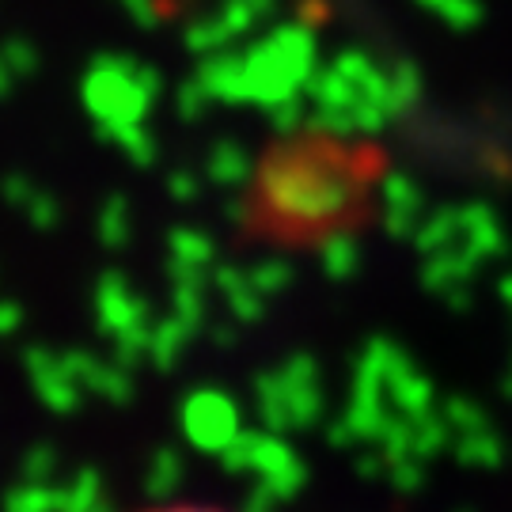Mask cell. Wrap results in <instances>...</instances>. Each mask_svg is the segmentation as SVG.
Masks as SVG:
<instances>
[{
	"label": "cell",
	"instance_id": "cell-1",
	"mask_svg": "<svg viewBox=\"0 0 512 512\" xmlns=\"http://www.w3.org/2000/svg\"><path fill=\"white\" fill-rule=\"evenodd\" d=\"M365 194L361 164L330 137H289L258 167L255 220H274L289 236L342 228Z\"/></svg>",
	"mask_w": 512,
	"mask_h": 512
},
{
	"label": "cell",
	"instance_id": "cell-2",
	"mask_svg": "<svg viewBox=\"0 0 512 512\" xmlns=\"http://www.w3.org/2000/svg\"><path fill=\"white\" fill-rule=\"evenodd\" d=\"M315 69H319L315 31L304 23H285L243 54L247 99H255L262 107L285 103V99H293L308 88Z\"/></svg>",
	"mask_w": 512,
	"mask_h": 512
},
{
	"label": "cell",
	"instance_id": "cell-3",
	"mask_svg": "<svg viewBox=\"0 0 512 512\" xmlns=\"http://www.w3.org/2000/svg\"><path fill=\"white\" fill-rule=\"evenodd\" d=\"M429 217L425 213V190L414 175L406 171H387L380 179V224L391 239H406L418 236L421 220Z\"/></svg>",
	"mask_w": 512,
	"mask_h": 512
},
{
	"label": "cell",
	"instance_id": "cell-4",
	"mask_svg": "<svg viewBox=\"0 0 512 512\" xmlns=\"http://www.w3.org/2000/svg\"><path fill=\"white\" fill-rule=\"evenodd\" d=\"M361 258H365V251H361L357 232H349V228H330V232L319 236V262H323V274H327L330 281L353 277L361 270Z\"/></svg>",
	"mask_w": 512,
	"mask_h": 512
},
{
	"label": "cell",
	"instance_id": "cell-5",
	"mask_svg": "<svg viewBox=\"0 0 512 512\" xmlns=\"http://www.w3.org/2000/svg\"><path fill=\"white\" fill-rule=\"evenodd\" d=\"M421 95H425V76H421L414 61L387 65V110H391V122L406 118L421 103Z\"/></svg>",
	"mask_w": 512,
	"mask_h": 512
},
{
	"label": "cell",
	"instance_id": "cell-6",
	"mask_svg": "<svg viewBox=\"0 0 512 512\" xmlns=\"http://www.w3.org/2000/svg\"><path fill=\"white\" fill-rule=\"evenodd\" d=\"M209 175L217 179L220 186H247L255 167H251V156L239 145H220L209 160Z\"/></svg>",
	"mask_w": 512,
	"mask_h": 512
},
{
	"label": "cell",
	"instance_id": "cell-7",
	"mask_svg": "<svg viewBox=\"0 0 512 512\" xmlns=\"http://www.w3.org/2000/svg\"><path fill=\"white\" fill-rule=\"evenodd\" d=\"M452 31H475L478 23H482V16H486V8H482V0H452L448 8H440L437 12Z\"/></svg>",
	"mask_w": 512,
	"mask_h": 512
},
{
	"label": "cell",
	"instance_id": "cell-8",
	"mask_svg": "<svg viewBox=\"0 0 512 512\" xmlns=\"http://www.w3.org/2000/svg\"><path fill=\"white\" fill-rule=\"evenodd\" d=\"M289 281H293V266L285 258H266V262H258L255 274H251V285L255 289H270V293L285 289Z\"/></svg>",
	"mask_w": 512,
	"mask_h": 512
},
{
	"label": "cell",
	"instance_id": "cell-9",
	"mask_svg": "<svg viewBox=\"0 0 512 512\" xmlns=\"http://www.w3.org/2000/svg\"><path fill=\"white\" fill-rule=\"evenodd\" d=\"M152 512H217V509H205V505H167V509H152Z\"/></svg>",
	"mask_w": 512,
	"mask_h": 512
},
{
	"label": "cell",
	"instance_id": "cell-10",
	"mask_svg": "<svg viewBox=\"0 0 512 512\" xmlns=\"http://www.w3.org/2000/svg\"><path fill=\"white\" fill-rule=\"evenodd\" d=\"M421 8H429V12H440V8H448L452 0H418Z\"/></svg>",
	"mask_w": 512,
	"mask_h": 512
},
{
	"label": "cell",
	"instance_id": "cell-11",
	"mask_svg": "<svg viewBox=\"0 0 512 512\" xmlns=\"http://www.w3.org/2000/svg\"><path fill=\"white\" fill-rule=\"evenodd\" d=\"M501 296H505V300L512 304V274L505 277V281H501Z\"/></svg>",
	"mask_w": 512,
	"mask_h": 512
}]
</instances>
